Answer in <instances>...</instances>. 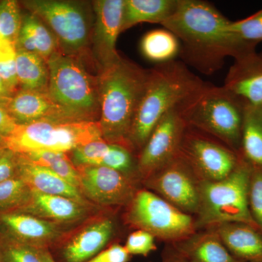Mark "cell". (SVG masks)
I'll return each instance as SVG.
<instances>
[{"instance_id":"cell-1","label":"cell","mask_w":262,"mask_h":262,"mask_svg":"<svg viewBox=\"0 0 262 262\" xmlns=\"http://www.w3.org/2000/svg\"><path fill=\"white\" fill-rule=\"evenodd\" d=\"M230 22L208 2L179 0L175 13L161 25L179 39L183 62L210 75L227 57L235 60L256 51L257 45L229 32Z\"/></svg>"},{"instance_id":"cell-2","label":"cell","mask_w":262,"mask_h":262,"mask_svg":"<svg viewBox=\"0 0 262 262\" xmlns=\"http://www.w3.org/2000/svg\"><path fill=\"white\" fill-rule=\"evenodd\" d=\"M98 72V123L102 139L108 144L130 149L128 139L131 127L146 92L150 70L120 56L116 61L100 68Z\"/></svg>"},{"instance_id":"cell-3","label":"cell","mask_w":262,"mask_h":262,"mask_svg":"<svg viewBox=\"0 0 262 262\" xmlns=\"http://www.w3.org/2000/svg\"><path fill=\"white\" fill-rule=\"evenodd\" d=\"M149 82L129 136V149L138 156L162 118L189 99L205 82L183 61L157 64L151 69Z\"/></svg>"},{"instance_id":"cell-4","label":"cell","mask_w":262,"mask_h":262,"mask_svg":"<svg viewBox=\"0 0 262 262\" xmlns=\"http://www.w3.org/2000/svg\"><path fill=\"white\" fill-rule=\"evenodd\" d=\"M87 58L58 51L48 60L50 71L48 94L71 122H98L100 91L98 72L86 67Z\"/></svg>"},{"instance_id":"cell-5","label":"cell","mask_w":262,"mask_h":262,"mask_svg":"<svg viewBox=\"0 0 262 262\" xmlns=\"http://www.w3.org/2000/svg\"><path fill=\"white\" fill-rule=\"evenodd\" d=\"M248 105L222 86L205 82L182 104L188 126L215 138L239 155Z\"/></svg>"},{"instance_id":"cell-6","label":"cell","mask_w":262,"mask_h":262,"mask_svg":"<svg viewBox=\"0 0 262 262\" xmlns=\"http://www.w3.org/2000/svg\"><path fill=\"white\" fill-rule=\"evenodd\" d=\"M251 170L241 158L228 177L216 182H201L199 207L194 216L196 231L228 222H244L258 228L248 207Z\"/></svg>"},{"instance_id":"cell-7","label":"cell","mask_w":262,"mask_h":262,"mask_svg":"<svg viewBox=\"0 0 262 262\" xmlns=\"http://www.w3.org/2000/svg\"><path fill=\"white\" fill-rule=\"evenodd\" d=\"M20 4L53 32L59 51L87 58L94 14L92 3L71 0H25Z\"/></svg>"},{"instance_id":"cell-8","label":"cell","mask_w":262,"mask_h":262,"mask_svg":"<svg viewBox=\"0 0 262 262\" xmlns=\"http://www.w3.org/2000/svg\"><path fill=\"white\" fill-rule=\"evenodd\" d=\"M102 139L98 122H36L18 125L4 145L18 154L34 151L70 153Z\"/></svg>"},{"instance_id":"cell-9","label":"cell","mask_w":262,"mask_h":262,"mask_svg":"<svg viewBox=\"0 0 262 262\" xmlns=\"http://www.w3.org/2000/svg\"><path fill=\"white\" fill-rule=\"evenodd\" d=\"M123 220L130 228L142 229L166 244H173L196 232L192 215L145 188H141L125 208Z\"/></svg>"},{"instance_id":"cell-10","label":"cell","mask_w":262,"mask_h":262,"mask_svg":"<svg viewBox=\"0 0 262 262\" xmlns=\"http://www.w3.org/2000/svg\"><path fill=\"white\" fill-rule=\"evenodd\" d=\"M179 155L201 182H216L230 175L241 162L239 155L215 138L188 126Z\"/></svg>"},{"instance_id":"cell-11","label":"cell","mask_w":262,"mask_h":262,"mask_svg":"<svg viewBox=\"0 0 262 262\" xmlns=\"http://www.w3.org/2000/svg\"><path fill=\"white\" fill-rule=\"evenodd\" d=\"M201 182L179 155L142 181L141 184L181 211L194 216L199 207Z\"/></svg>"},{"instance_id":"cell-12","label":"cell","mask_w":262,"mask_h":262,"mask_svg":"<svg viewBox=\"0 0 262 262\" xmlns=\"http://www.w3.org/2000/svg\"><path fill=\"white\" fill-rule=\"evenodd\" d=\"M187 127L182 104L160 120L137 156L141 182L179 156Z\"/></svg>"},{"instance_id":"cell-13","label":"cell","mask_w":262,"mask_h":262,"mask_svg":"<svg viewBox=\"0 0 262 262\" xmlns=\"http://www.w3.org/2000/svg\"><path fill=\"white\" fill-rule=\"evenodd\" d=\"M80 191L88 201L103 208H125L142 185L139 181L104 166H82Z\"/></svg>"},{"instance_id":"cell-14","label":"cell","mask_w":262,"mask_h":262,"mask_svg":"<svg viewBox=\"0 0 262 262\" xmlns=\"http://www.w3.org/2000/svg\"><path fill=\"white\" fill-rule=\"evenodd\" d=\"M74 225H62L20 211L0 214V232L8 238L37 249L63 242Z\"/></svg>"},{"instance_id":"cell-15","label":"cell","mask_w":262,"mask_h":262,"mask_svg":"<svg viewBox=\"0 0 262 262\" xmlns=\"http://www.w3.org/2000/svg\"><path fill=\"white\" fill-rule=\"evenodd\" d=\"M124 4L125 0H96L92 3L94 20L91 45L98 70L120 57L116 46L122 33Z\"/></svg>"},{"instance_id":"cell-16","label":"cell","mask_w":262,"mask_h":262,"mask_svg":"<svg viewBox=\"0 0 262 262\" xmlns=\"http://www.w3.org/2000/svg\"><path fill=\"white\" fill-rule=\"evenodd\" d=\"M81 225L63 241L61 254L66 262L89 261L102 251L116 232L110 215L91 216Z\"/></svg>"},{"instance_id":"cell-17","label":"cell","mask_w":262,"mask_h":262,"mask_svg":"<svg viewBox=\"0 0 262 262\" xmlns=\"http://www.w3.org/2000/svg\"><path fill=\"white\" fill-rule=\"evenodd\" d=\"M94 207L67 196L32 191L27 204L16 211L62 225L75 226L87 220L91 216Z\"/></svg>"},{"instance_id":"cell-18","label":"cell","mask_w":262,"mask_h":262,"mask_svg":"<svg viewBox=\"0 0 262 262\" xmlns=\"http://www.w3.org/2000/svg\"><path fill=\"white\" fill-rule=\"evenodd\" d=\"M18 125L36 122H70L61 108L48 94L19 90L5 106Z\"/></svg>"},{"instance_id":"cell-19","label":"cell","mask_w":262,"mask_h":262,"mask_svg":"<svg viewBox=\"0 0 262 262\" xmlns=\"http://www.w3.org/2000/svg\"><path fill=\"white\" fill-rule=\"evenodd\" d=\"M223 86L249 106L262 105V52L234 60Z\"/></svg>"},{"instance_id":"cell-20","label":"cell","mask_w":262,"mask_h":262,"mask_svg":"<svg viewBox=\"0 0 262 262\" xmlns=\"http://www.w3.org/2000/svg\"><path fill=\"white\" fill-rule=\"evenodd\" d=\"M211 228L236 259L262 262V232L257 227L244 222H228Z\"/></svg>"},{"instance_id":"cell-21","label":"cell","mask_w":262,"mask_h":262,"mask_svg":"<svg viewBox=\"0 0 262 262\" xmlns=\"http://www.w3.org/2000/svg\"><path fill=\"white\" fill-rule=\"evenodd\" d=\"M18 176L32 191L67 196L82 204L96 206L88 201L75 186L50 169L32 163L20 154H19Z\"/></svg>"},{"instance_id":"cell-22","label":"cell","mask_w":262,"mask_h":262,"mask_svg":"<svg viewBox=\"0 0 262 262\" xmlns=\"http://www.w3.org/2000/svg\"><path fill=\"white\" fill-rule=\"evenodd\" d=\"M187 262H243L236 259L213 229L196 231L172 244Z\"/></svg>"},{"instance_id":"cell-23","label":"cell","mask_w":262,"mask_h":262,"mask_svg":"<svg viewBox=\"0 0 262 262\" xmlns=\"http://www.w3.org/2000/svg\"><path fill=\"white\" fill-rule=\"evenodd\" d=\"M16 50L34 53L48 61L59 48L56 37L44 22L28 13L23 15Z\"/></svg>"},{"instance_id":"cell-24","label":"cell","mask_w":262,"mask_h":262,"mask_svg":"<svg viewBox=\"0 0 262 262\" xmlns=\"http://www.w3.org/2000/svg\"><path fill=\"white\" fill-rule=\"evenodd\" d=\"M179 0H125L122 32L141 23L162 24L175 13Z\"/></svg>"},{"instance_id":"cell-25","label":"cell","mask_w":262,"mask_h":262,"mask_svg":"<svg viewBox=\"0 0 262 262\" xmlns=\"http://www.w3.org/2000/svg\"><path fill=\"white\" fill-rule=\"evenodd\" d=\"M239 155L251 168L262 170V105L246 107Z\"/></svg>"},{"instance_id":"cell-26","label":"cell","mask_w":262,"mask_h":262,"mask_svg":"<svg viewBox=\"0 0 262 262\" xmlns=\"http://www.w3.org/2000/svg\"><path fill=\"white\" fill-rule=\"evenodd\" d=\"M16 70L20 90L48 94L50 71L48 61L34 53L16 50Z\"/></svg>"},{"instance_id":"cell-27","label":"cell","mask_w":262,"mask_h":262,"mask_svg":"<svg viewBox=\"0 0 262 262\" xmlns=\"http://www.w3.org/2000/svg\"><path fill=\"white\" fill-rule=\"evenodd\" d=\"M180 48L179 39L166 29L150 31L144 34L140 42L143 56L158 64L175 60Z\"/></svg>"},{"instance_id":"cell-28","label":"cell","mask_w":262,"mask_h":262,"mask_svg":"<svg viewBox=\"0 0 262 262\" xmlns=\"http://www.w3.org/2000/svg\"><path fill=\"white\" fill-rule=\"evenodd\" d=\"M20 155L33 163L50 169L80 190V173L68 153L34 151Z\"/></svg>"},{"instance_id":"cell-29","label":"cell","mask_w":262,"mask_h":262,"mask_svg":"<svg viewBox=\"0 0 262 262\" xmlns=\"http://www.w3.org/2000/svg\"><path fill=\"white\" fill-rule=\"evenodd\" d=\"M32 192L18 176L0 183V214L18 211L27 204Z\"/></svg>"},{"instance_id":"cell-30","label":"cell","mask_w":262,"mask_h":262,"mask_svg":"<svg viewBox=\"0 0 262 262\" xmlns=\"http://www.w3.org/2000/svg\"><path fill=\"white\" fill-rule=\"evenodd\" d=\"M23 14L20 3L15 0L0 1V35L16 48Z\"/></svg>"},{"instance_id":"cell-31","label":"cell","mask_w":262,"mask_h":262,"mask_svg":"<svg viewBox=\"0 0 262 262\" xmlns=\"http://www.w3.org/2000/svg\"><path fill=\"white\" fill-rule=\"evenodd\" d=\"M0 234L3 262H44L40 249L20 244Z\"/></svg>"},{"instance_id":"cell-32","label":"cell","mask_w":262,"mask_h":262,"mask_svg":"<svg viewBox=\"0 0 262 262\" xmlns=\"http://www.w3.org/2000/svg\"><path fill=\"white\" fill-rule=\"evenodd\" d=\"M228 30L246 42L258 45L262 41V10L248 18L231 21Z\"/></svg>"},{"instance_id":"cell-33","label":"cell","mask_w":262,"mask_h":262,"mask_svg":"<svg viewBox=\"0 0 262 262\" xmlns=\"http://www.w3.org/2000/svg\"><path fill=\"white\" fill-rule=\"evenodd\" d=\"M248 207L255 224L262 232V170L253 169L248 187Z\"/></svg>"},{"instance_id":"cell-34","label":"cell","mask_w":262,"mask_h":262,"mask_svg":"<svg viewBox=\"0 0 262 262\" xmlns=\"http://www.w3.org/2000/svg\"><path fill=\"white\" fill-rule=\"evenodd\" d=\"M155 237L152 234L142 229H136L129 234L125 242V248L130 255L146 256L149 253L156 251Z\"/></svg>"},{"instance_id":"cell-35","label":"cell","mask_w":262,"mask_h":262,"mask_svg":"<svg viewBox=\"0 0 262 262\" xmlns=\"http://www.w3.org/2000/svg\"><path fill=\"white\" fill-rule=\"evenodd\" d=\"M19 154L5 145L0 147V183L18 177Z\"/></svg>"},{"instance_id":"cell-36","label":"cell","mask_w":262,"mask_h":262,"mask_svg":"<svg viewBox=\"0 0 262 262\" xmlns=\"http://www.w3.org/2000/svg\"><path fill=\"white\" fill-rule=\"evenodd\" d=\"M130 258L125 246L114 244L86 262H128Z\"/></svg>"},{"instance_id":"cell-37","label":"cell","mask_w":262,"mask_h":262,"mask_svg":"<svg viewBox=\"0 0 262 262\" xmlns=\"http://www.w3.org/2000/svg\"><path fill=\"white\" fill-rule=\"evenodd\" d=\"M18 124L10 117L7 110L0 106V137L6 139L14 131Z\"/></svg>"},{"instance_id":"cell-38","label":"cell","mask_w":262,"mask_h":262,"mask_svg":"<svg viewBox=\"0 0 262 262\" xmlns=\"http://www.w3.org/2000/svg\"><path fill=\"white\" fill-rule=\"evenodd\" d=\"M162 262H187L172 244H166L162 253Z\"/></svg>"},{"instance_id":"cell-39","label":"cell","mask_w":262,"mask_h":262,"mask_svg":"<svg viewBox=\"0 0 262 262\" xmlns=\"http://www.w3.org/2000/svg\"><path fill=\"white\" fill-rule=\"evenodd\" d=\"M13 96L8 86L5 84V81L3 80V77L0 75V98L9 99Z\"/></svg>"},{"instance_id":"cell-40","label":"cell","mask_w":262,"mask_h":262,"mask_svg":"<svg viewBox=\"0 0 262 262\" xmlns=\"http://www.w3.org/2000/svg\"><path fill=\"white\" fill-rule=\"evenodd\" d=\"M41 253H42V256L44 262H56L54 258L52 256L51 252L48 249H40Z\"/></svg>"},{"instance_id":"cell-41","label":"cell","mask_w":262,"mask_h":262,"mask_svg":"<svg viewBox=\"0 0 262 262\" xmlns=\"http://www.w3.org/2000/svg\"><path fill=\"white\" fill-rule=\"evenodd\" d=\"M0 262H3V246H2L1 234H0Z\"/></svg>"},{"instance_id":"cell-42","label":"cell","mask_w":262,"mask_h":262,"mask_svg":"<svg viewBox=\"0 0 262 262\" xmlns=\"http://www.w3.org/2000/svg\"><path fill=\"white\" fill-rule=\"evenodd\" d=\"M10 99V98H9ZM9 99H4V98H0V106H3L5 108V105L8 102Z\"/></svg>"},{"instance_id":"cell-43","label":"cell","mask_w":262,"mask_h":262,"mask_svg":"<svg viewBox=\"0 0 262 262\" xmlns=\"http://www.w3.org/2000/svg\"><path fill=\"white\" fill-rule=\"evenodd\" d=\"M3 145H4V139H3V138L0 137V147Z\"/></svg>"},{"instance_id":"cell-44","label":"cell","mask_w":262,"mask_h":262,"mask_svg":"<svg viewBox=\"0 0 262 262\" xmlns=\"http://www.w3.org/2000/svg\"><path fill=\"white\" fill-rule=\"evenodd\" d=\"M0 38H3V37H1V35H0Z\"/></svg>"}]
</instances>
